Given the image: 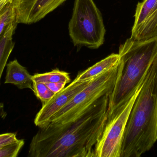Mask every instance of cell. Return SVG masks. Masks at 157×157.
Wrapping results in <instances>:
<instances>
[{
  "label": "cell",
  "instance_id": "obj_14",
  "mask_svg": "<svg viewBox=\"0 0 157 157\" xmlns=\"http://www.w3.org/2000/svg\"><path fill=\"white\" fill-rule=\"evenodd\" d=\"M15 19V13L12 1L6 5L0 12V36L6 27Z\"/></svg>",
  "mask_w": 157,
  "mask_h": 157
},
{
  "label": "cell",
  "instance_id": "obj_10",
  "mask_svg": "<svg viewBox=\"0 0 157 157\" xmlns=\"http://www.w3.org/2000/svg\"><path fill=\"white\" fill-rule=\"evenodd\" d=\"M5 84L14 85L19 89L29 88L33 91V76L17 60H14L6 65Z\"/></svg>",
  "mask_w": 157,
  "mask_h": 157
},
{
  "label": "cell",
  "instance_id": "obj_20",
  "mask_svg": "<svg viewBox=\"0 0 157 157\" xmlns=\"http://www.w3.org/2000/svg\"><path fill=\"white\" fill-rule=\"evenodd\" d=\"M4 108V104L2 103H0V111Z\"/></svg>",
  "mask_w": 157,
  "mask_h": 157
},
{
  "label": "cell",
  "instance_id": "obj_6",
  "mask_svg": "<svg viewBox=\"0 0 157 157\" xmlns=\"http://www.w3.org/2000/svg\"><path fill=\"white\" fill-rule=\"evenodd\" d=\"M144 80L127 102L108 116L102 135L95 147L94 157H121L122 144L126 124Z\"/></svg>",
  "mask_w": 157,
  "mask_h": 157
},
{
  "label": "cell",
  "instance_id": "obj_9",
  "mask_svg": "<svg viewBox=\"0 0 157 157\" xmlns=\"http://www.w3.org/2000/svg\"><path fill=\"white\" fill-rule=\"evenodd\" d=\"M91 80L79 82L75 79L68 86L55 94L49 101L42 105L34 120L35 125L39 128L48 125L51 118L82 90Z\"/></svg>",
  "mask_w": 157,
  "mask_h": 157
},
{
  "label": "cell",
  "instance_id": "obj_3",
  "mask_svg": "<svg viewBox=\"0 0 157 157\" xmlns=\"http://www.w3.org/2000/svg\"><path fill=\"white\" fill-rule=\"evenodd\" d=\"M119 73L109 96V115L127 102L144 79L147 71L157 58V37L138 41L131 38L119 48Z\"/></svg>",
  "mask_w": 157,
  "mask_h": 157
},
{
  "label": "cell",
  "instance_id": "obj_8",
  "mask_svg": "<svg viewBox=\"0 0 157 157\" xmlns=\"http://www.w3.org/2000/svg\"><path fill=\"white\" fill-rule=\"evenodd\" d=\"M66 0H13L17 24L38 22Z\"/></svg>",
  "mask_w": 157,
  "mask_h": 157
},
{
  "label": "cell",
  "instance_id": "obj_7",
  "mask_svg": "<svg viewBox=\"0 0 157 157\" xmlns=\"http://www.w3.org/2000/svg\"><path fill=\"white\" fill-rule=\"evenodd\" d=\"M131 38L144 41L157 37V0H143L136 6Z\"/></svg>",
  "mask_w": 157,
  "mask_h": 157
},
{
  "label": "cell",
  "instance_id": "obj_15",
  "mask_svg": "<svg viewBox=\"0 0 157 157\" xmlns=\"http://www.w3.org/2000/svg\"><path fill=\"white\" fill-rule=\"evenodd\" d=\"M33 91L36 96L40 100L42 105L49 101L55 95L45 83L33 81Z\"/></svg>",
  "mask_w": 157,
  "mask_h": 157
},
{
  "label": "cell",
  "instance_id": "obj_17",
  "mask_svg": "<svg viewBox=\"0 0 157 157\" xmlns=\"http://www.w3.org/2000/svg\"><path fill=\"white\" fill-rule=\"evenodd\" d=\"M16 134L13 133L0 134V147L13 143L17 140Z\"/></svg>",
  "mask_w": 157,
  "mask_h": 157
},
{
  "label": "cell",
  "instance_id": "obj_18",
  "mask_svg": "<svg viewBox=\"0 0 157 157\" xmlns=\"http://www.w3.org/2000/svg\"><path fill=\"white\" fill-rule=\"evenodd\" d=\"M45 84L55 94L59 93L61 90L63 89L66 84V83H63V82L46 83Z\"/></svg>",
  "mask_w": 157,
  "mask_h": 157
},
{
  "label": "cell",
  "instance_id": "obj_4",
  "mask_svg": "<svg viewBox=\"0 0 157 157\" xmlns=\"http://www.w3.org/2000/svg\"><path fill=\"white\" fill-rule=\"evenodd\" d=\"M68 29L77 47L97 49L103 44L106 29L101 13L93 0H75Z\"/></svg>",
  "mask_w": 157,
  "mask_h": 157
},
{
  "label": "cell",
  "instance_id": "obj_16",
  "mask_svg": "<svg viewBox=\"0 0 157 157\" xmlns=\"http://www.w3.org/2000/svg\"><path fill=\"white\" fill-rule=\"evenodd\" d=\"M25 144L23 139L16 141L0 147V157H16Z\"/></svg>",
  "mask_w": 157,
  "mask_h": 157
},
{
  "label": "cell",
  "instance_id": "obj_13",
  "mask_svg": "<svg viewBox=\"0 0 157 157\" xmlns=\"http://www.w3.org/2000/svg\"><path fill=\"white\" fill-rule=\"evenodd\" d=\"M33 81L45 83H63L66 84L71 82L69 73L55 69L44 73H36L33 75Z\"/></svg>",
  "mask_w": 157,
  "mask_h": 157
},
{
  "label": "cell",
  "instance_id": "obj_19",
  "mask_svg": "<svg viewBox=\"0 0 157 157\" xmlns=\"http://www.w3.org/2000/svg\"><path fill=\"white\" fill-rule=\"evenodd\" d=\"M12 1L13 0H0V12L2 10L3 8L5 7L6 5Z\"/></svg>",
  "mask_w": 157,
  "mask_h": 157
},
{
  "label": "cell",
  "instance_id": "obj_2",
  "mask_svg": "<svg viewBox=\"0 0 157 157\" xmlns=\"http://www.w3.org/2000/svg\"><path fill=\"white\" fill-rule=\"evenodd\" d=\"M157 140V58L147 71L124 134L121 157H139Z\"/></svg>",
  "mask_w": 157,
  "mask_h": 157
},
{
  "label": "cell",
  "instance_id": "obj_1",
  "mask_svg": "<svg viewBox=\"0 0 157 157\" xmlns=\"http://www.w3.org/2000/svg\"><path fill=\"white\" fill-rule=\"evenodd\" d=\"M109 96L101 97L74 121L39 128L29 145L28 156L94 157L108 120Z\"/></svg>",
  "mask_w": 157,
  "mask_h": 157
},
{
  "label": "cell",
  "instance_id": "obj_12",
  "mask_svg": "<svg viewBox=\"0 0 157 157\" xmlns=\"http://www.w3.org/2000/svg\"><path fill=\"white\" fill-rule=\"evenodd\" d=\"M17 24L16 19L13 20L0 36V85L4 69L7 65L8 58L14 47L13 36Z\"/></svg>",
  "mask_w": 157,
  "mask_h": 157
},
{
  "label": "cell",
  "instance_id": "obj_5",
  "mask_svg": "<svg viewBox=\"0 0 157 157\" xmlns=\"http://www.w3.org/2000/svg\"><path fill=\"white\" fill-rule=\"evenodd\" d=\"M119 62L90 80L88 84L50 120L48 124H62L73 122L84 114L97 100L112 93L119 73Z\"/></svg>",
  "mask_w": 157,
  "mask_h": 157
},
{
  "label": "cell",
  "instance_id": "obj_11",
  "mask_svg": "<svg viewBox=\"0 0 157 157\" xmlns=\"http://www.w3.org/2000/svg\"><path fill=\"white\" fill-rule=\"evenodd\" d=\"M119 61V54L112 53L85 71L78 73L75 79L79 82L91 80L115 66Z\"/></svg>",
  "mask_w": 157,
  "mask_h": 157
}]
</instances>
